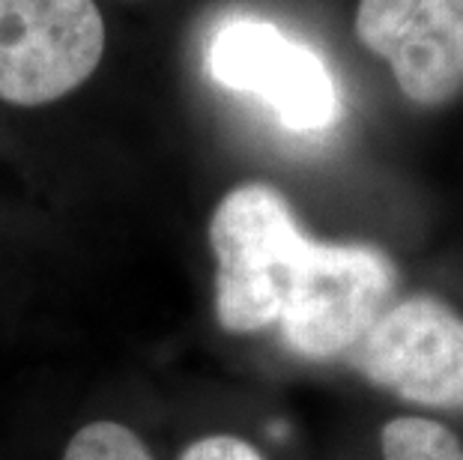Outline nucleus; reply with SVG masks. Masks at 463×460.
Segmentation results:
<instances>
[{
	"instance_id": "20e7f679",
	"label": "nucleus",
	"mask_w": 463,
	"mask_h": 460,
	"mask_svg": "<svg viewBox=\"0 0 463 460\" xmlns=\"http://www.w3.org/2000/svg\"><path fill=\"white\" fill-rule=\"evenodd\" d=\"M203 66L224 90L263 99L293 132L329 129L341 114L338 87L323 57L263 18H231L215 27Z\"/></svg>"
},
{
	"instance_id": "423d86ee",
	"label": "nucleus",
	"mask_w": 463,
	"mask_h": 460,
	"mask_svg": "<svg viewBox=\"0 0 463 460\" xmlns=\"http://www.w3.org/2000/svg\"><path fill=\"white\" fill-rule=\"evenodd\" d=\"M356 36L410 102L437 108L463 93V0H359Z\"/></svg>"
},
{
	"instance_id": "f257e3e1",
	"label": "nucleus",
	"mask_w": 463,
	"mask_h": 460,
	"mask_svg": "<svg viewBox=\"0 0 463 460\" xmlns=\"http://www.w3.org/2000/svg\"><path fill=\"white\" fill-rule=\"evenodd\" d=\"M308 239L272 185L245 183L224 194L210 219L215 317L224 332L251 335L279 323Z\"/></svg>"
},
{
	"instance_id": "0eeeda50",
	"label": "nucleus",
	"mask_w": 463,
	"mask_h": 460,
	"mask_svg": "<svg viewBox=\"0 0 463 460\" xmlns=\"http://www.w3.org/2000/svg\"><path fill=\"white\" fill-rule=\"evenodd\" d=\"M383 460H463L460 439L446 425L421 416H401L380 434Z\"/></svg>"
},
{
	"instance_id": "39448f33",
	"label": "nucleus",
	"mask_w": 463,
	"mask_h": 460,
	"mask_svg": "<svg viewBox=\"0 0 463 460\" xmlns=\"http://www.w3.org/2000/svg\"><path fill=\"white\" fill-rule=\"evenodd\" d=\"M350 359L373 386L410 404L463 409V317L433 296L386 308Z\"/></svg>"
},
{
	"instance_id": "7ed1b4c3",
	"label": "nucleus",
	"mask_w": 463,
	"mask_h": 460,
	"mask_svg": "<svg viewBox=\"0 0 463 460\" xmlns=\"http://www.w3.org/2000/svg\"><path fill=\"white\" fill-rule=\"evenodd\" d=\"M105 22L96 0H0V99L52 105L96 72Z\"/></svg>"
},
{
	"instance_id": "f03ea898",
	"label": "nucleus",
	"mask_w": 463,
	"mask_h": 460,
	"mask_svg": "<svg viewBox=\"0 0 463 460\" xmlns=\"http://www.w3.org/2000/svg\"><path fill=\"white\" fill-rule=\"evenodd\" d=\"M395 284V263L377 246L308 239L279 317L284 344L305 359L350 353L386 311Z\"/></svg>"
},
{
	"instance_id": "1a4fd4ad",
	"label": "nucleus",
	"mask_w": 463,
	"mask_h": 460,
	"mask_svg": "<svg viewBox=\"0 0 463 460\" xmlns=\"http://www.w3.org/2000/svg\"><path fill=\"white\" fill-rule=\"evenodd\" d=\"M180 460H263V455L242 437L210 434L185 448Z\"/></svg>"
},
{
	"instance_id": "6e6552de",
	"label": "nucleus",
	"mask_w": 463,
	"mask_h": 460,
	"mask_svg": "<svg viewBox=\"0 0 463 460\" xmlns=\"http://www.w3.org/2000/svg\"><path fill=\"white\" fill-rule=\"evenodd\" d=\"M63 460H156L132 427L120 422H90L69 439Z\"/></svg>"
}]
</instances>
